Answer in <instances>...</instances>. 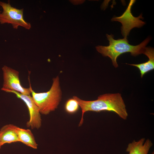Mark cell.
<instances>
[{"label": "cell", "mask_w": 154, "mask_h": 154, "mask_svg": "<svg viewBox=\"0 0 154 154\" xmlns=\"http://www.w3.org/2000/svg\"><path fill=\"white\" fill-rule=\"evenodd\" d=\"M16 131L19 142H22L33 148H37L38 144L36 142L33 134L30 129H23L17 126Z\"/></svg>", "instance_id": "8fae6325"}, {"label": "cell", "mask_w": 154, "mask_h": 154, "mask_svg": "<svg viewBox=\"0 0 154 154\" xmlns=\"http://www.w3.org/2000/svg\"><path fill=\"white\" fill-rule=\"evenodd\" d=\"M4 91L14 94L18 98L21 99L25 103L28 108L30 116L29 119L26 123L27 127H31L32 129L39 128L41 125L40 114L32 97L13 90H6Z\"/></svg>", "instance_id": "8992f818"}, {"label": "cell", "mask_w": 154, "mask_h": 154, "mask_svg": "<svg viewBox=\"0 0 154 154\" xmlns=\"http://www.w3.org/2000/svg\"><path fill=\"white\" fill-rule=\"evenodd\" d=\"M17 127L13 124H9L1 127L0 130V141L2 145L5 143L19 142Z\"/></svg>", "instance_id": "9c48e42d"}, {"label": "cell", "mask_w": 154, "mask_h": 154, "mask_svg": "<svg viewBox=\"0 0 154 154\" xmlns=\"http://www.w3.org/2000/svg\"><path fill=\"white\" fill-rule=\"evenodd\" d=\"M106 36L109 41V45L98 46L96 48L103 56H108L110 58L115 68L118 66L117 59L119 55L126 52H130L131 55L134 56L143 54L146 46L151 40L150 38H147L139 44L133 46L129 44L127 38L115 40L112 35L106 34Z\"/></svg>", "instance_id": "7a4b0ae2"}, {"label": "cell", "mask_w": 154, "mask_h": 154, "mask_svg": "<svg viewBox=\"0 0 154 154\" xmlns=\"http://www.w3.org/2000/svg\"><path fill=\"white\" fill-rule=\"evenodd\" d=\"M3 11L0 12V23L11 24L13 28L17 29L19 26L28 30L31 28L30 23L26 21L23 16V9H18L12 7L9 1L7 3L0 1Z\"/></svg>", "instance_id": "277c9868"}, {"label": "cell", "mask_w": 154, "mask_h": 154, "mask_svg": "<svg viewBox=\"0 0 154 154\" xmlns=\"http://www.w3.org/2000/svg\"><path fill=\"white\" fill-rule=\"evenodd\" d=\"M135 1V0H131L127 8L124 12L127 17L124 13L121 16L125 19L126 18V19L121 17L120 16L114 17L112 19V21H117L120 22L123 21H128L122 23V26L121 29V33L124 38H127V26H128L127 29V32L129 34L130 31L132 29L130 24L132 28H133L134 27L131 24H133L135 27L139 28L141 27L145 24L144 22L139 19L140 18L142 17V15H141L138 17H134L131 13V7Z\"/></svg>", "instance_id": "52a82bcc"}, {"label": "cell", "mask_w": 154, "mask_h": 154, "mask_svg": "<svg viewBox=\"0 0 154 154\" xmlns=\"http://www.w3.org/2000/svg\"><path fill=\"white\" fill-rule=\"evenodd\" d=\"M2 146V145L1 144V142L0 141V148Z\"/></svg>", "instance_id": "4fadbf2b"}, {"label": "cell", "mask_w": 154, "mask_h": 154, "mask_svg": "<svg viewBox=\"0 0 154 154\" xmlns=\"http://www.w3.org/2000/svg\"><path fill=\"white\" fill-rule=\"evenodd\" d=\"M32 98L40 114L47 115L57 108L61 101L62 92L58 76L53 79V83L47 92L37 93L31 87Z\"/></svg>", "instance_id": "3957f363"}, {"label": "cell", "mask_w": 154, "mask_h": 154, "mask_svg": "<svg viewBox=\"0 0 154 154\" xmlns=\"http://www.w3.org/2000/svg\"><path fill=\"white\" fill-rule=\"evenodd\" d=\"M73 98L78 102L82 110V116L79 126L83 121L84 113L88 111L96 112L106 111L116 113L122 119L125 120L128 114L126 106L121 94L119 93H107L100 95L97 99L93 101H85L76 96Z\"/></svg>", "instance_id": "6da1fadb"}, {"label": "cell", "mask_w": 154, "mask_h": 154, "mask_svg": "<svg viewBox=\"0 0 154 154\" xmlns=\"http://www.w3.org/2000/svg\"><path fill=\"white\" fill-rule=\"evenodd\" d=\"M143 54L149 58V60L143 63L137 64H126L135 66L138 68L140 70L141 76L142 78L144 75L154 69V49L152 47H145Z\"/></svg>", "instance_id": "30bf717a"}, {"label": "cell", "mask_w": 154, "mask_h": 154, "mask_svg": "<svg viewBox=\"0 0 154 154\" xmlns=\"http://www.w3.org/2000/svg\"><path fill=\"white\" fill-rule=\"evenodd\" d=\"M2 69L3 82L1 90H13L23 95H30L31 93V84L29 88H25L22 86L18 71L5 65L3 66Z\"/></svg>", "instance_id": "5b68a950"}, {"label": "cell", "mask_w": 154, "mask_h": 154, "mask_svg": "<svg viewBox=\"0 0 154 154\" xmlns=\"http://www.w3.org/2000/svg\"><path fill=\"white\" fill-rule=\"evenodd\" d=\"M151 154H154V152H153Z\"/></svg>", "instance_id": "5bb4252c"}, {"label": "cell", "mask_w": 154, "mask_h": 154, "mask_svg": "<svg viewBox=\"0 0 154 154\" xmlns=\"http://www.w3.org/2000/svg\"><path fill=\"white\" fill-rule=\"evenodd\" d=\"M145 140L144 138L137 141L134 140L128 144L126 151L129 154H147L153 143L149 139Z\"/></svg>", "instance_id": "ba28073f"}, {"label": "cell", "mask_w": 154, "mask_h": 154, "mask_svg": "<svg viewBox=\"0 0 154 154\" xmlns=\"http://www.w3.org/2000/svg\"><path fill=\"white\" fill-rule=\"evenodd\" d=\"M79 105L77 102L74 98L68 100L66 102L65 105L66 111L69 113H73L78 110Z\"/></svg>", "instance_id": "7c38bea8"}]
</instances>
